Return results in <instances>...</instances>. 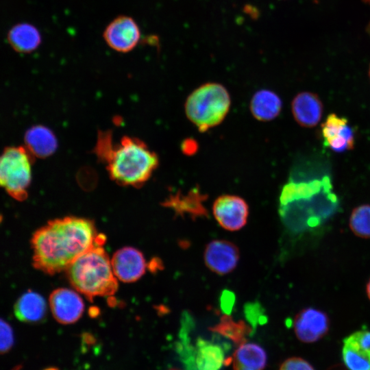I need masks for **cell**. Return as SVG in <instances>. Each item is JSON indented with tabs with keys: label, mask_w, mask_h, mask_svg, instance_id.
Returning <instances> with one entry per match:
<instances>
[{
	"label": "cell",
	"mask_w": 370,
	"mask_h": 370,
	"mask_svg": "<svg viewBox=\"0 0 370 370\" xmlns=\"http://www.w3.org/2000/svg\"><path fill=\"white\" fill-rule=\"evenodd\" d=\"M104 237L97 234L89 219L66 217L49 221L32 236L34 267L45 273L66 270L79 256L97 245Z\"/></svg>",
	"instance_id": "cell-1"
},
{
	"label": "cell",
	"mask_w": 370,
	"mask_h": 370,
	"mask_svg": "<svg viewBox=\"0 0 370 370\" xmlns=\"http://www.w3.org/2000/svg\"><path fill=\"white\" fill-rule=\"evenodd\" d=\"M95 151L110 178L123 186H143L159 164L157 154L142 140L123 136L114 145L109 132L99 133Z\"/></svg>",
	"instance_id": "cell-2"
},
{
	"label": "cell",
	"mask_w": 370,
	"mask_h": 370,
	"mask_svg": "<svg viewBox=\"0 0 370 370\" xmlns=\"http://www.w3.org/2000/svg\"><path fill=\"white\" fill-rule=\"evenodd\" d=\"M66 271L71 285L90 301L97 296H111L117 290L116 277L102 245L79 256Z\"/></svg>",
	"instance_id": "cell-3"
},
{
	"label": "cell",
	"mask_w": 370,
	"mask_h": 370,
	"mask_svg": "<svg viewBox=\"0 0 370 370\" xmlns=\"http://www.w3.org/2000/svg\"><path fill=\"white\" fill-rule=\"evenodd\" d=\"M231 106V97L221 84L207 82L195 88L184 103L188 119L201 132L221 123Z\"/></svg>",
	"instance_id": "cell-4"
},
{
	"label": "cell",
	"mask_w": 370,
	"mask_h": 370,
	"mask_svg": "<svg viewBox=\"0 0 370 370\" xmlns=\"http://www.w3.org/2000/svg\"><path fill=\"white\" fill-rule=\"evenodd\" d=\"M31 166V154L23 147H7L1 157V185L18 201L27 197V188L32 179Z\"/></svg>",
	"instance_id": "cell-5"
},
{
	"label": "cell",
	"mask_w": 370,
	"mask_h": 370,
	"mask_svg": "<svg viewBox=\"0 0 370 370\" xmlns=\"http://www.w3.org/2000/svg\"><path fill=\"white\" fill-rule=\"evenodd\" d=\"M103 37L112 49L120 53H127L138 44L140 30L133 18L121 15L108 23L103 31Z\"/></svg>",
	"instance_id": "cell-6"
},
{
	"label": "cell",
	"mask_w": 370,
	"mask_h": 370,
	"mask_svg": "<svg viewBox=\"0 0 370 370\" xmlns=\"http://www.w3.org/2000/svg\"><path fill=\"white\" fill-rule=\"evenodd\" d=\"M212 213L216 221L223 229L237 231L247 223L249 206L242 197L225 194L214 200Z\"/></svg>",
	"instance_id": "cell-7"
},
{
	"label": "cell",
	"mask_w": 370,
	"mask_h": 370,
	"mask_svg": "<svg viewBox=\"0 0 370 370\" xmlns=\"http://www.w3.org/2000/svg\"><path fill=\"white\" fill-rule=\"evenodd\" d=\"M329 317L319 309L308 307L300 310L294 318L293 329L301 342L312 343L321 339L328 332Z\"/></svg>",
	"instance_id": "cell-8"
},
{
	"label": "cell",
	"mask_w": 370,
	"mask_h": 370,
	"mask_svg": "<svg viewBox=\"0 0 370 370\" xmlns=\"http://www.w3.org/2000/svg\"><path fill=\"white\" fill-rule=\"evenodd\" d=\"M240 254L237 246L226 240H214L206 246L204 259L206 267L218 275L231 273L237 266Z\"/></svg>",
	"instance_id": "cell-9"
},
{
	"label": "cell",
	"mask_w": 370,
	"mask_h": 370,
	"mask_svg": "<svg viewBox=\"0 0 370 370\" xmlns=\"http://www.w3.org/2000/svg\"><path fill=\"white\" fill-rule=\"evenodd\" d=\"M342 358L349 370H370V331H356L343 340Z\"/></svg>",
	"instance_id": "cell-10"
},
{
	"label": "cell",
	"mask_w": 370,
	"mask_h": 370,
	"mask_svg": "<svg viewBox=\"0 0 370 370\" xmlns=\"http://www.w3.org/2000/svg\"><path fill=\"white\" fill-rule=\"evenodd\" d=\"M186 347L183 357L189 370H219L225 362L222 348L208 341L199 338L192 351Z\"/></svg>",
	"instance_id": "cell-11"
},
{
	"label": "cell",
	"mask_w": 370,
	"mask_h": 370,
	"mask_svg": "<svg viewBox=\"0 0 370 370\" xmlns=\"http://www.w3.org/2000/svg\"><path fill=\"white\" fill-rule=\"evenodd\" d=\"M324 145L338 153L351 150L354 146V133L348 121L335 113L330 114L321 124Z\"/></svg>",
	"instance_id": "cell-12"
},
{
	"label": "cell",
	"mask_w": 370,
	"mask_h": 370,
	"mask_svg": "<svg viewBox=\"0 0 370 370\" xmlns=\"http://www.w3.org/2000/svg\"><path fill=\"white\" fill-rule=\"evenodd\" d=\"M49 305L56 320L62 324L76 322L84 308L81 297L75 291L65 288L56 289L51 293Z\"/></svg>",
	"instance_id": "cell-13"
},
{
	"label": "cell",
	"mask_w": 370,
	"mask_h": 370,
	"mask_svg": "<svg viewBox=\"0 0 370 370\" xmlns=\"http://www.w3.org/2000/svg\"><path fill=\"white\" fill-rule=\"evenodd\" d=\"M112 267L116 278L125 282L140 279L145 272L146 262L143 254L136 248L123 247L113 255Z\"/></svg>",
	"instance_id": "cell-14"
},
{
	"label": "cell",
	"mask_w": 370,
	"mask_h": 370,
	"mask_svg": "<svg viewBox=\"0 0 370 370\" xmlns=\"http://www.w3.org/2000/svg\"><path fill=\"white\" fill-rule=\"evenodd\" d=\"M291 112L295 121L300 126L313 127L321 119L323 103L315 93L301 92L292 100Z\"/></svg>",
	"instance_id": "cell-15"
},
{
	"label": "cell",
	"mask_w": 370,
	"mask_h": 370,
	"mask_svg": "<svg viewBox=\"0 0 370 370\" xmlns=\"http://www.w3.org/2000/svg\"><path fill=\"white\" fill-rule=\"evenodd\" d=\"M7 40L15 51L29 53L39 47L42 37L36 26L23 22L15 24L8 30Z\"/></svg>",
	"instance_id": "cell-16"
},
{
	"label": "cell",
	"mask_w": 370,
	"mask_h": 370,
	"mask_svg": "<svg viewBox=\"0 0 370 370\" xmlns=\"http://www.w3.org/2000/svg\"><path fill=\"white\" fill-rule=\"evenodd\" d=\"M206 196L197 188H193L186 194L177 192L170 195L164 202V206L173 210L176 214H186L193 217L206 215L204 206Z\"/></svg>",
	"instance_id": "cell-17"
},
{
	"label": "cell",
	"mask_w": 370,
	"mask_h": 370,
	"mask_svg": "<svg viewBox=\"0 0 370 370\" xmlns=\"http://www.w3.org/2000/svg\"><path fill=\"white\" fill-rule=\"evenodd\" d=\"M282 108L281 98L275 92L268 89H261L256 92L249 103L251 114L260 121L275 119L280 114Z\"/></svg>",
	"instance_id": "cell-18"
},
{
	"label": "cell",
	"mask_w": 370,
	"mask_h": 370,
	"mask_svg": "<svg viewBox=\"0 0 370 370\" xmlns=\"http://www.w3.org/2000/svg\"><path fill=\"white\" fill-rule=\"evenodd\" d=\"M25 143L31 155L41 158L51 155L57 148V140L53 133L41 125L34 126L27 131Z\"/></svg>",
	"instance_id": "cell-19"
},
{
	"label": "cell",
	"mask_w": 370,
	"mask_h": 370,
	"mask_svg": "<svg viewBox=\"0 0 370 370\" xmlns=\"http://www.w3.org/2000/svg\"><path fill=\"white\" fill-rule=\"evenodd\" d=\"M47 310L45 299L38 293L28 291L22 295L14 306L16 317L26 323H36L41 321Z\"/></svg>",
	"instance_id": "cell-20"
},
{
	"label": "cell",
	"mask_w": 370,
	"mask_h": 370,
	"mask_svg": "<svg viewBox=\"0 0 370 370\" xmlns=\"http://www.w3.org/2000/svg\"><path fill=\"white\" fill-rule=\"evenodd\" d=\"M267 356L264 349L253 343L239 345L233 355L234 370H263Z\"/></svg>",
	"instance_id": "cell-21"
},
{
	"label": "cell",
	"mask_w": 370,
	"mask_h": 370,
	"mask_svg": "<svg viewBox=\"0 0 370 370\" xmlns=\"http://www.w3.org/2000/svg\"><path fill=\"white\" fill-rule=\"evenodd\" d=\"M251 329L245 321L242 320L236 321L230 316L224 314L210 330L240 345L246 343L247 336L251 333Z\"/></svg>",
	"instance_id": "cell-22"
},
{
	"label": "cell",
	"mask_w": 370,
	"mask_h": 370,
	"mask_svg": "<svg viewBox=\"0 0 370 370\" xmlns=\"http://www.w3.org/2000/svg\"><path fill=\"white\" fill-rule=\"evenodd\" d=\"M349 225L356 236L370 238V205L362 204L355 208L351 213Z\"/></svg>",
	"instance_id": "cell-23"
},
{
	"label": "cell",
	"mask_w": 370,
	"mask_h": 370,
	"mask_svg": "<svg viewBox=\"0 0 370 370\" xmlns=\"http://www.w3.org/2000/svg\"><path fill=\"white\" fill-rule=\"evenodd\" d=\"M14 343L12 329L10 325L3 319L1 320V352H8Z\"/></svg>",
	"instance_id": "cell-24"
},
{
	"label": "cell",
	"mask_w": 370,
	"mask_h": 370,
	"mask_svg": "<svg viewBox=\"0 0 370 370\" xmlns=\"http://www.w3.org/2000/svg\"><path fill=\"white\" fill-rule=\"evenodd\" d=\"M279 370H315L306 360L299 357H291L283 362Z\"/></svg>",
	"instance_id": "cell-25"
},
{
	"label": "cell",
	"mask_w": 370,
	"mask_h": 370,
	"mask_svg": "<svg viewBox=\"0 0 370 370\" xmlns=\"http://www.w3.org/2000/svg\"><path fill=\"white\" fill-rule=\"evenodd\" d=\"M182 151L186 155H192L197 150V143L191 138L185 139L181 145Z\"/></svg>",
	"instance_id": "cell-26"
},
{
	"label": "cell",
	"mask_w": 370,
	"mask_h": 370,
	"mask_svg": "<svg viewBox=\"0 0 370 370\" xmlns=\"http://www.w3.org/2000/svg\"><path fill=\"white\" fill-rule=\"evenodd\" d=\"M366 292H367L368 298L370 299V279L369 280L366 286Z\"/></svg>",
	"instance_id": "cell-27"
},
{
	"label": "cell",
	"mask_w": 370,
	"mask_h": 370,
	"mask_svg": "<svg viewBox=\"0 0 370 370\" xmlns=\"http://www.w3.org/2000/svg\"><path fill=\"white\" fill-rule=\"evenodd\" d=\"M44 370H59V369L56 367H49V368L45 369Z\"/></svg>",
	"instance_id": "cell-28"
},
{
	"label": "cell",
	"mask_w": 370,
	"mask_h": 370,
	"mask_svg": "<svg viewBox=\"0 0 370 370\" xmlns=\"http://www.w3.org/2000/svg\"><path fill=\"white\" fill-rule=\"evenodd\" d=\"M369 5H370V0H365ZM369 32H370V23H369Z\"/></svg>",
	"instance_id": "cell-29"
},
{
	"label": "cell",
	"mask_w": 370,
	"mask_h": 370,
	"mask_svg": "<svg viewBox=\"0 0 370 370\" xmlns=\"http://www.w3.org/2000/svg\"><path fill=\"white\" fill-rule=\"evenodd\" d=\"M20 368H21V367H20V366H18V367H16L14 369H13V370H19Z\"/></svg>",
	"instance_id": "cell-30"
},
{
	"label": "cell",
	"mask_w": 370,
	"mask_h": 370,
	"mask_svg": "<svg viewBox=\"0 0 370 370\" xmlns=\"http://www.w3.org/2000/svg\"><path fill=\"white\" fill-rule=\"evenodd\" d=\"M169 370H180V369L173 368V369H169Z\"/></svg>",
	"instance_id": "cell-31"
},
{
	"label": "cell",
	"mask_w": 370,
	"mask_h": 370,
	"mask_svg": "<svg viewBox=\"0 0 370 370\" xmlns=\"http://www.w3.org/2000/svg\"><path fill=\"white\" fill-rule=\"evenodd\" d=\"M369 78H370V66H369Z\"/></svg>",
	"instance_id": "cell-32"
}]
</instances>
